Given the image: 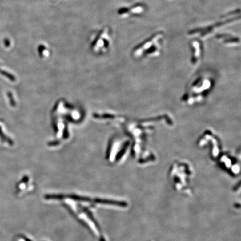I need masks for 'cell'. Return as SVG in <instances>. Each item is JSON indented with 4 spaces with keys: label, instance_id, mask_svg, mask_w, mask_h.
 <instances>
[{
    "label": "cell",
    "instance_id": "7",
    "mask_svg": "<svg viewBox=\"0 0 241 241\" xmlns=\"http://www.w3.org/2000/svg\"><path fill=\"white\" fill-rule=\"evenodd\" d=\"M5 46H6V47H8V46H10V41H9V40L6 39V40H5Z\"/></svg>",
    "mask_w": 241,
    "mask_h": 241
},
{
    "label": "cell",
    "instance_id": "5",
    "mask_svg": "<svg viewBox=\"0 0 241 241\" xmlns=\"http://www.w3.org/2000/svg\"><path fill=\"white\" fill-rule=\"evenodd\" d=\"M191 63L195 66L199 63L202 58V45L199 40H194L191 42Z\"/></svg>",
    "mask_w": 241,
    "mask_h": 241
},
{
    "label": "cell",
    "instance_id": "1",
    "mask_svg": "<svg viewBox=\"0 0 241 241\" xmlns=\"http://www.w3.org/2000/svg\"><path fill=\"white\" fill-rule=\"evenodd\" d=\"M213 84L212 78L205 75H199L191 83L183 100L191 105L202 101L211 90Z\"/></svg>",
    "mask_w": 241,
    "mask_h": 241
},
{
    "label": "cell",
    "instance_id": "6",
    "mask_svg": "<svg viewBox=\"0 0 241 241\" xmlns=\"http://www.w3.org/2000/svg\"><path fill=\"white\" fill-rule=\"evenodd\" d=\"M146 11V6L142 3L135 4L130 7H124L118 11L119 15H140L143 14Z\"/></svg>",
    "mask_w": 241,
    "mask_h": 241
},
{
    "label": "cell",
    "instance_id": "4",
    "mask_svg": "<svg viewBox=\"0 0 241 241\" xmlns=\"http://www.w3.org/2000/svg\"><path fill=\"white\" fill-rule=\"evenodd\" d=\"M216 39L227 46H237L241 44L240 38L229 33H220L216 35Z\"/></svg>",
    "mask_w": 241,
    "mask_h": 241
},
{
    "label": "cell",
    "instance_id": "3",
    "mask_svg": "<svg viewBox=\"0 0 241 241\" xmlns=\"http://www.w3.org/2000/svg\"><path fill=\"white\" fill-rule=\"evenodd\" d=\"M224 18L220 21L217 22L214 24L209 25L207 26L203 27H198L195 28L193 29L189 30L188 31V35L191 36H197L202 39L207 38L209 36L211 35L212 34L219 30L223 26L227 25L228 24H232L233 22H235L238 20H240L241 16H235L228 18Z\"/></svg>",
    "mask_w": 241,
    "mask_h": 241
},
{
    "label": "cell",
    "instance_id": "2",
    "mask_svg": "<svg viewBox=\"0 0 241 241\" xmlns=\"http://www.w3.org/2000/svg\"><path fill=\"white\" fill-rule=\"evenodd\" d=\"M164 36L163 31H159L153 34L146 40L135 47L132 54L135 58L143 56L156 57L161 53V41Z\"/></svg>",
    "mask_w": 241,
    "mask_h": 241
}]
</instances>
